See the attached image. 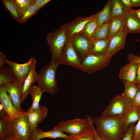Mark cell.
I'll return each instance as SVG.
<instances>
[{
	"instance_id": "cell-39",
	"label": "cell",
	"mask_w": 140,
	"mask_h": 140,
	"mask_svg": "<svg viewBox=\"0 0 140 140\" xmlns=\"http://www.w3.org/2000/svg\"><path fill=\"white\" fill-rule=\"evenodd\" d=\"M132 106L140 108V90H138L132 101Z\"/></svg>"
},
{
	"instance_id": "cell-25",
	"label": "cell",
	"mask_w": 140,
	"mask_h": 140,
	"mask_svg": "<svg viewBox=\"0 0 140 140\" xmlns=\"http://www.w3.org/2000/svg\"><path fill=\"white\" fill-rule=\"evenodd\" d=\"M5 9L17 22H19L21 12L13 0H2Z\"/></svg>"
},
{
	"instance_id": "cell-4",
	"label": "cell",
	"mask_w": 140,
	"mask_h": 140,
	"mask_svg": "<svg viewBox=\"0 0 140 140\" xmlns=\"http://www.w3.org/2000/svg\"><path fill=\"white\" fill-rule=\"evenodd\" d=\"M92 117L87 116L83 119L77 118L62 121L54 127L69 135L78 134L95 128Z\"/></svg>"
},
{
	"instance_id": "cell-20",
	"label": "cell",
	"mask_w": 140,
	"mask_h": 140,
	"mask_svg": "<svg viewBox=\"0 0 140 140\" xmlns=\"http://www.w3.org/2000/svg\"><path fill=\"white\" fill-rule=\"evenodd\" d=\"M36 66V64L33 65L23 84L21 102L28 96L30 89L33 84L37 81L38 74L35 70Z\"/></svg>"
},
{
	"instance_id": "cell-7",
	"label": "cell",
	"mask_w": 140,
	"mask_h": 140,
	"mask_svg": "<svg viewBox=\"0 0 140 140\" xmlns=\"http://www.w3.org/2000/svg\"><path fill=\"white\" fill-rule=\"evenodd\" d=\"M58 62L59 65L71 66L74 68L80 70L81 60L73 47L71 39H68Z\"/></svg>"
},
{
	"instance_id": "cell-46",
	"label": "cell",
	"mask_w": 140,
	"mask_h": 140,
	"mask_svg": "<svg viewBox=\"0 0 140 140\" xmlns=\"http://www.w3.org/2000/svg\"><path fill=\"white\" fill-rule=\"evenodd\" d=\"M95 140H103L100 138L96 134L95 136Z\"/></svg>"
},
{
	"instance_id": "cell-34",
	"label": "cell",
	"mask_w": 140,
	"mask_h": 140,
	"mask_svg": "<svg viewBox=\"0 0 140 140\" xmlns=\"http://www.w3.org/2000/svg\"><path fill=\"white\" fill-rule=\"evenodd\" d=\"M18 8L22 12L33 4V0H13Z\"/></svg>"
},
{
	"instance_id": "cell-8",
	"label": "cell",
	"mask_w": 140,
	"mask_h": 140,
	"mask_svg": "<svg viewBox=\"0 0 140 140\" xmlns=\"http://www.w3.org/2000/svg\"><path fill=\"white\" fill-rule=\"evenodd\" d=\"M25 113L19 116L13 120L14 138L15 140H30V126Z\"/></svg>"
},
{
	"instance_id": "cell-28",
	"label": "cell",
	"mask_w": 140,
	"mask_h": 140,
	"mask_svg": "<svg viewBox=\"0 0 140 140\" xmlns=\"http://www.w3.org/2000/svg\"><path fill=\"white\" fill-rule=\"evenodd\" d=\"M95 128L87 130L80 133L69 135L64 140H95Z\"/></svg>"
},
{
	"instance_id": "cell-32",
	"label": "cell",
	"mask_w": 140,
	"mask_h": 140,
	"mask_svg": "<svg viewBox=\"0 0 140 140\" xmlns=\"http://www.w3.org/2000/svg\"><path fill=\"white\" fill-rule=\"evenodd\" d=\"M40 10L36 5L32 4L21 12L19 23H23L35 14Z\"/></svg>"
},
{
	"instance_id": "cell-5",
	"label": "cell",
	"mask_w": 140,
	"mask_h": 140,
	"mask_svg": "<svg viewBox=\"0 0 140 140\" xmlns=\"http://www.w3.org/2000/svg\"><path fill=\"white\" fill-rule=\"evenodd\" d=\"M132 106V101L124 94L113 98L101 116L104 117H122Z\"/></svg>"
},
{
	"instance_id": "cell-13",
	"label": "cell",
	"mask_w": 140,
	"mask_h": 140,
	"mask_svg": "<svg viewBox=\"0 0 140 140\" xmlns=\"http://www.w3.org/2000/svg\"><path fill=\"white\" fill-rule=\"evenodd\" d=\"M94 18V15L87 17L78 16L67 24L68 39H71L75 36L80 34L87 23Z\"/></svg>"
},
{
	"instance_id": "cell-31",
	"label": "cell",
	"mask_w": 140,
	"mask_h": 140,
	"mask_svg": "<svg viewBox=\"0 0 140 140\" xmlns=\"http://www.w3.org/2000/svg\"><path fill=\"white\" fill-rule=\"evenodd\" d=\"M110 39L94 40L91 53H105Z\"/></svg>"
},
{
	"instance_id": "cell-21",
	"label": "cell",
	"mask_w": 140,
	"mask_h": 140,
	"mask_svg": "<svg viewBox=\"0 0 140 140\" xmlns=\"http://www.w3.org/2000/svg\"><path fill=\"white\" fill-rule=\"evenodd\" d=\"M126 24V28L128 33L140 34V20L131 10L124 17Z\"/></svg>"
},
{
	"instance_id": "cell-24",
	"label": "cell",
	"mask_w": 140,
	"mask_h": 140,
	"mask_svg": "<svg viewBox=\"0 0 140 140\" xmlns=\"http://www.w3.org/2000/svg\"><path fill=\"white\" fill-rule=\"evenodd\" d=\"M43 92L38 86L32 85L29 90L32 99L31 106L27 111H30L38 108L39 107V102Z\"/></svg>"
},
{
	"instance_id": "cell-42",
	"label": "cell",
	"mask_w": 140,
	"mask_h": 140,
	"mask_svg": "<svg viewBox=\"0 0 140 140\" xmlns=\"http://www.w3.org/2000/svg\"><path fill=\"white\" fill-rule=\"evenodd\" d=\"M5 57L3 53L0 52V69L3 68L5 63Z\"/></svg>"
},
{
	"instance_id": "cell-49",
	"label": "cell",
	"mask_w": 140,
	"mask_h": 140,
	"mask_svg": "<svg viewBox=\"0 0 140 140\" xmlns=\"http://www.w3.org/2000/svg\"><path fill=\"white\" fill-rule=\"evenodd\" d=\"M138 140H140V138Z\"/></svg>"
},
{
	"instance_id": "cell-19",
	"label": "cell",
	"mask_w": 140,
	"mask_h": 140,
	"mask_svg": "<svg viewBox=\"0 0 140 140\" xmlns=\"http://www.w3.org/2000/svg\"><path fill=\"white\" fill-rule=\"evenodd\" d=\"M140 116V108L132 107L122 117L124 133L129 127L138 120Z\"/></svg>"
},
{
	"instance_id": "cell-14",
	"label": "cell",
	"mask_w": 140,
	"mask_h": 140,
	"mask_svg": "<svg viewBox=\"0 0 140 140\" xmlns=\"http://www.w3.org/2000/svg\"><path fill=\"white\" fill-rule=\"evenodd\" d=\"M0 102L7 115L12 120L26 113H21L16 109L10 96L7 93L6 85L5 84L0 86Z\"/></svg>"
},
{
	"instance_id": "cell-27",
	"label": "cell",
	"mask_w": 140,
	"mask_h": 140,
	"mask_svg": "<svg viewBox=\"0 0 140 140\" xmlns=\"http://www.w3.org/2000/svg\"><path fill=\"white\" fill-rule=\"evenodd\" d=\"M17 79L11 69L6 67L0 69V86L12 83Z\"/></svg>"
},
{
	"instance_id": "cell-38",
	"label": "cell",
	"mask_w": 140,
	"mask_h": 140,
	"mask_svg": "<svg viewBox=\"0 0 140 140\" xmlns=\"http://www.w3.org/2000/svg\"><path fill=\"white\" fill-rule=\"evenodd\" d=\"M51 1V0H33V4L36 5L40 9Z\"/></svg>"
},
{
	"instance_id": "cell-22",
	"label": "cell",
	"mask_w": 140,
	"mask_h": 140,
	"mask_svg": "<svg viewBox=\"0 0 140 140\" xmlns=\"http://www.w3.org/2000/svg\"><path fill=\"white\" fill-rule=\"evenodd\" d=\"M111 0L108 1L103 8L100 11L94 15V18L99 26L110 22L112 17L111 13Z\"/></svg>"
},
{
	"instance_id": "cell-48",
	"label": "cell",
	"mask_w": 140,
	"mask_h": 140,
	"mask_svg": "<svg viewBox=\"0 0 140 140\" xmlns=\"http://www.w3.org/2000/svg\"><path fill=\"white\" fill-rule=\"evenodd\" d=\"M137 85V86H138V89H139V90H140V83H139V84Z\"/></svg>"
},
{
	"instance_id": "cell-29",
	"label": "cell",
	"mask_w": 140,
	"mask_h": 140,
	"mask_svg": "<svg viewBox=\"0 0 140 140\" xmlns=\"http://www.w3.org/2000/svg\"><path fill=\"white\" fill-rule=\"evenodd\" d=\"M110 22L98 26L91 38L93 41L108 38Z\"/></svg>"
},
{
	"instance_id": "cell-23",
	"label": "cell",
	"mask_w": 140,
	"mask_h": 140,
	"mask_svg": "<svg viewBox=\"0 0 140 140\" xmlns=\"http://www.w3.org/2000/svg\"><path fill=\"white\" fill-rule=\"evenodd\" d=\"M126 27L124 17H116L112 18L110 22L108 38L110 39L121 31Z\"/></svg>"
},
{
	"instance_id": "cell-36",
	"label": "cell",
	"mask_w": 140,
	"mask_h": 140,
	"mask_svg": "<svg viewBox=\"0 0 140 140\" xmlns=\"http://www.w3.org/2000/svg\"><path fill=\"white\" fill-rule=\"evenodd\" d=\"M138 121L135 127V131L132 140H138L140 138V116Z\"/></svg>"
},
{
	"instance_id": "cell-6",
	"label": "cell",
	"mask_w": 140,
	"mask_h": 140,
	"mask_svg": "<svg viewBox=\"0 0 140 140\" xmlns=\"http://www.w3.org/2000/svg\"><path fill=\"white\" fill-rule=\"evenodd\" d=\"M111 58L104 53H90L81 60L80 70L91 74L107 66Z\"/></svg>"
},
{
	"instance_id": "cell-15",
	"label": "cell",
	"mask_w": 140,
	"mask_h": 140,
	"mask_svg": "<svg viewBox=\"0 0 140 140\" xmlns=\"http://www.w3.org/2000/svg\"><path fill=\"white\" fill-rule=\"evenodd\" d=\"M47 111L46 107L40 105L38 108L26 112L25 115L29 124L31 133L37 127L38 124L42 122L46 117Z\"/></svg>"
},
{
	"instance_id": "cell-2",
	"label": "cell",
	"mask_w": 140,
	"mask_h": 140,
	"mask_svg": "<svg viewBox=\"0 0 140 140\" xmlns=\"http://www.w3.org/2000/svg\"><path fill=\"white\" fill-rule=\"evenodd\" d=\"M67 24H65L53 32L48 33L46 39L51 53L50 63L58 62L68 40Z\"/></svg>"
},
{
	"instance_id": "cell-12",
	"label": "cell",
	"mask_w": 140,
	"mask_h": 140,
	"mask_svg": "<svg viewBox=\"0 0 140 140\" xmlns=\"http://www.w3.org/2000/svg\"><path fill=\"white\" fill-rule=\"evenodd\" d=\"M128 33L125 27L110 38L105 53L111 57L120 50L123 48L125 44L126 38Z\"/></svg>"
},
{
	"instance_id": "cell-33",
	"label": "cell",
	"mask_w": 140,
	"mask_h": 140,
	"mask_svg": "<svg viewBox=\"0 0 140 140\" xmlns=\"http://www.w3.org/2000/svg\"><path fill=\"white\" fill-rule=\"evenodd\" d=\"M98 26V24L94 18L87 23L80 34L91 38Z\"/></svg>"
},
{
	"instance_id": "cell-44",
	"label": "cell",
	"mask_w": 140,
	"mask_h": 140,
	"mask_svg": "<svg viewBox=\"0 0 140 140\" xmlns=\"http://www.w3.org/2000/svg\"><path fill=\"white\" fill-rule=\"evenodd\" d=\"M131 10L137 17L140 20V9L137 10L131 9Z\"/></svg>"
},
{
	"instance_id": "cell-26",
	"label": "cell",
	"mask_w": 140,
	"mask_h": 140,
	"mask_svg": "<svg viewBox=\"0 0 140 140\" xmlns=\"http://www.w3.org/2000/svg\"><path fill=\"white\" fill-rule=\"evenodd\" d=\"M111 13L112 18L124 17L129 11L125 8L121 0H111Z\"/></svg>"
},
{
	"instance_id": "cell-3",
	"label": "cell",
	"mask_w": 140,
	"mask_h": 140,
	"mask_svg": "<svg viewBox=\"0 0 140 140\" xmlns=\"http://www.w3.org/2000/svg\"><path fill=\"white\" fill-rule=\"evenodd\" d=\"M59 65L58 62L50 63L41 68L38 74V86L43 92L54 94L57 91L58 84L56 79L57 68Z\"/></svg>"
},
{
	"instance_id": "cell-30",
	"label": "cell",
	"mask_w": 140,
	"mask_h": 140,
	"mask_svg": "<svg viewBox=\"0 0 140 140\" xmlns=\"http://www.w3.org/2000/svg\"><path fill=\"white\" fill-rule=\"evenodd\" d=\"M124 86L123 93L127 98L133 101L139 90L137 85L134 82L123 81Z\"/></svg>"
},
{
	"instance_id": "cell-41",
	"label": "cell",
	"mask_w": 140,
	"mask_h": 140,
	"mask_svg": "<svg viewBox=\"0 0 140 140\" xmlns=\"http://www.w3.org/2000/svg\"><path fill=\"white\" fill-rule=\"evenodd\" d=\"M137 65V76L135 83L137 85L140 83V63H136Z\"/></svg>"
},
{
	"instance_id": "cell-37",
	"label": "cell",
	"mask_w": 140,
	"mask_h": 140,
	"mask_svg": "<svg viewBox=\"0 0 140 140\" xmlns=\"http://www.w3.org/2000/svg\"><path fill=\"white\" fill-rule=\"evenodd\" d=\"M127 59L129 62H132L135 63H140V55L129 53Z\"/></svg>"
},
{
	"instance_id": "cell-11",
	"label": "cell",
	"mask_w": 140,
	"mask_h": 140,
	"mask_svg": "<svg viewBox=\"0 0 140 140\" xmlns=\"http://www.w3.org/2000/svg\"><path fill=\"white\" fill-rule=\"evenodd\" d=\"M22 83L17 79L13 82L6 85L8 94L10 96L13 106L19 112L25 113L20 106L22 98Z\"/></svg>"
},
{
	"instance_id": "cell-45",
	"label": "cell",
	"mask_w": 140,
	"mask_h": 140,
	"mask_svg": "<svg viewBox=\"0 0 140 140\" xmlns=\"http://www.w3.org/2000/svg\"><path fill=\"white\" fill-rule=\"evenodd\" d=\"M132 7H136L140 6V0H131Z\"/></svg>"
},
{
	"instance_id": "cell-43",
	"label": "cell",
	"mask_w": 140,
	"mask_h": 140,
	"mask_svg": "<svg viewBox=\"0 0 140 140\" xmlns=\"http://www.w3.org/2000/svg\"><path fill=\"white\" fill-rule=\"evenodd\" d=\"M7 114L3 105L0 103V117L4 116Z\"/></svg>"
},
{
	"instance_id": "cell-1",
	"label": "cell",
	"mask_w": 140,
	"mask_h": 140,
	"mask_svg": "<svg viewBox=\"0 0 140 140\" xmlns=\"http://www.w3.org/2000/svg\"><path fill=\"white\" fill-rule=\"evenodd\" d=\"M97 135L103 140H122L125 134L122 117L100 116L93 119Z\"/></svg>"
},
{
	"instance_id": "cell-10",
	"label": "cell",
	"mask_w": 140,
	"mask_h": 140,
	"mask_svg": "<svg viewBox=\"0 0 140 140\" xmlns=\"http://www.w3.org/2000/svg\"><path fill=\"white\" fill-rule=\"evenodd\" d=\"M5 63L11 67L17 79L23 84L33 65L36 63V61L34 58L32 57L23 64L15 63L6 59Z\"/></svg>"
},
{
	"instance_id": "cell-9",
	"label": "cell",
	"mask_w": 140,
	"mask_h": 140,
	"mask_svg": "<svg viewBox=\"0 0 140 140\" xmlns=\"http://www.w3.org/2000/svg\"><path fill=\"white\" fill-rule=\"evenodd\" d=\"M71 40L80 60L91 53L93 41L91 38L80 34L73 37Z\"/></svg>"
},
{
	"instance_id": "cell-16",
	"label": "cell",
	"mask_w": 140,
	"mask_h": 140,
	"mask_svg": "<svg viewBox=\"0 0 140 140\" xmlns=\"http://www.w3.org/2000/svg\"><path fill=\"white\" fill-rule=\"evenodd\" d=\"M68 136V135L54 127L52 129L47 131H43L37 127L31 133L30 140H39L46 138L51 139L61 138L64 139Z\"/></svg>"
},
{
	"instance_id": "cell-40",
	"label": "cell",
	"mask_w": 140,
	"mask_h": 140,
	"mask_svg": "<svg viewBox=\"0 0 140 140\" xmlns=\"http://www.w3.org/2000/svg\"><path fill=\"white\" fill-rule=\"evenodd\" d=\"M125 8L128 11L131 9L132 7L131 0H121Z\"/></svg>"
},
{
	"instance_id": "cell-35",
	"label": "cell",
	"mask_w": 140,
	"mask_h": 140,
	"mask_svg": "<svg viewBox=\"0 0 140 140\" xmlns=\"http://www.w3.org/2000/svg\"><path fill=\"white\" fill-rule=\"evenodd\" d=\"M134 124H131L125 133L122 140H132L135 131Z\"/></svg>"
},
{
	"instance_id": "cell-47",
	"label": "cell",
	"mask_w": 140,
	"mask_h": 140,
	"mask_svg": "<svg viewBox=\"0 0 140 140\" xmlns=\"http://www.w3.org/2000/svg\"><path fill=\"white\" fill-rule=\"evenodd\" d=\"M0 140H15L14 137L11 138L5 139H0Z\"/></svg>"
},
{
	"instance_id": "cell-17",
	"label": "cell",
	"mask_w": 140,
	"mask_h": 140,
	"mask_svg": "<svg viewBox=\"0 0 140 140\" xmlns=\"http://www.w3.org/2000/svg\"><path fill=\"white\" fill-rule=\"evenodd\" d=\"M14 135L13 120L7 114L0 117V139L14 137Z\"/></svg>"
},
{
	"instance_id": "cell-18",
	"label": "cell",
	"mask_w": 140,
	"mask_h": 140,
	"mask_svg": "<svg viewBox=\"0 0 140 140\" xmlns=\"http://www.w3.org/2000/svg\"><path fill=\"white\" fill-rule=\"evenodd\" d=\"M137 64L129 62L120 69L119 78L123 81L134 82L137 76Z\"/></svg>"
}]
</instances>
